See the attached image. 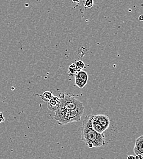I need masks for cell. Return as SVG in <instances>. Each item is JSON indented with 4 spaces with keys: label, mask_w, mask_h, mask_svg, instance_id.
<instances>
[{
    "label": "cell",
    "mask_w": 143,
    "mask_h": 159,
    "mask_svg": "<svg viewBox=\"0 0 143 159\" xmlns=\"http://www.w3.org/2000/svg\"><path fill=\"white\" fill-rule=\"evenodd\" d=\"M93 115H87L82 124V140L89 148H99L105 144V135L95 131L92 128Z\"/></svg>",
    "instance_id": "cell-1"
},
{
    "label": "cell",
    "mask_w": 143,
    "mask_h": 159,
    "mask_svg": "<svg viewBox=\"0 0 143 159\" xmlns=\"http://www.w3.org/2000/svg\"><path fill=\"white\" fill-rule=\"evenodd\" d=\"M84 107L72 110L58 108L55 111L54 119L60 125H65L73 122H80L84 114Z\"/></svg>",
    "instance_id": "cell-2"
},
{
    "label": "cell",
    "mask_w": 143,
    "mask_h": 159,
    "mask_svg": "<svg viewBox=\"0 0 143 159\" xmlns=\"http://www.w3.org/2000/svg\"><path fill=\"white\" fill-rule=\"evenodd\" d=\"M59 98L61 99L60 105L59 107L60 109L72 110L84 107L82 102H80L79 100L77 99L74 96L61 94Z\"/></svg>",
    "instance_id": "cell-3"
},
{
    "label": "cell",
    "mask_w": 143,
    "mask_h": 159,
    "mask_svg": "<svg viewBox=\"0 0 143 159\" xmlns=\"http://www.w3.org/2000/svg\"><path fill=\"white\" fill-rule=\"evenodd\" d=\"M60 102L61 99L59 97L53 96V97L47 102V107L50 110L55 112L59 108Z\"/></svg>",
    "instance_id": "cell-4"
},
{
    "label": "cell",
    "mask_w": 143,
    "mask_h": 159,
    "mask_svg": "<svg viewBox=\"0 0 143 159\" xmlns=\"http://www.w3.org/2000/svg\"><path fill=\"white\" fill-rule=\"evenodd\" d=\"M94 118L97 119L101 124L105 131L108 129L110 124V119L106 115H94Z\"/></svg>",
    "instance_id": "cell-5"
},
{
    "label": "cell",
    "mask_w": 143,
    "mask_h": 159,
    "mask_svg": "<svg viewBox=\"0 0 143 159\" xmlns=\"http://www.w3.org/2000/svg\"><path fill=\"white\" fill-rule=\"evenodd\" d=\"M133 149L135 154H140L143 156V135L139 137L136 139Z\"/></svg>",
    "instance_id": "cell-6"
},
{
    "label": "cell",
    "mask_w": 143,
    "mask_h": 159,
    "mask_svg": "<svg viewBox=\"0 0 143 159\" xmlns=\"http://www.w3.org/2000/svg\"><path fill=\"white\" fill-rule=\"evenodd\" d=\"M92 128L95 131H96L97 132L101 134H103V132H105V130L103 128L102 125L97 119L94 118V116L92 120Z\"/></svg>",
    "instance_id": "cell-7"
},
{
    "label": "cell",
    "mask_w": 143,
    "mask_h": 159,
    "mask_svg": "<svg viewBox=\"0 0 143 159\" xmlns=\"http://www.w3.org/2000/svg\"><path fill=\"white\" fill-rule=\"evenodd\" d=\"M75 78L82 80L86 83H87V81L89 79V76L86 72L82 70V71L77 72V74L75 75Z\"/></svg>",
    "instance_id": "cell-8"
},
{
    "label": "cell",
    "mask_w": 143,
    "mask_h": 159,
    "mask_svg": "<svg viewBox=\"0 0 143 159\" xmlns=\"http://www.w3.org/2000/svg\"><path fill=\"white\" fill-rule=\"evenodd\" d=\"M53 93L50 91H46L43 93V94L41 95V98L42 100L44 102H48L53 97Z\"/></svg>",
    "instance_id": "cell-9"
},
{
    "label": "cell",
    "mask_w": 143,
    "mask_h": 159,
    "mask_svg": "<svg viewBox=\"0 0 143 159\" xmlns=\"http://www.w3.org/2000/svg\"><path fill=\"white\" fill-rule=\"evenodd\" d=\"M78 72V70L77 69L76 65L75 63H72L70 64L69 67V70H68V74L70 77H72L74 75H75Z\"/></svg>",
    "instance_id": "cell-10"
},
{
    "label": "cell",
    "mask_w": 143,
    "mask_h": 159,
    "mask_svg": "<svg viewBox=\"0 0 143 159\" xmlns=\"http://www.w3.org/2000/svg\"><path fill=\"white\" fill-rule=\"evenodd\" d=\"M75 65H76L77 69L78 70V72L82 71L83 70V69H84L85 68V64L81 60L77 61V62L75 63Z\"/></svg>",
    "instance_id": "cell-11"
},
{
    "label": "cell",
    "mask_w": 143,
    "mask_h": 159,
    "mask_svg": "<svg viewBox=\"0 0 143 159\" xmlns=\"http://www.w3.org/2000/svg\"><path fill=\"white\" fill-rule=\"evenodd\" d=\"M94 5V0H86L84 7L86 8H91Z\"/></svg>",
    "instance_id": "cell-12"
},
{
    "label": "cell",
    "mask_w": 143,
    "mask_h": 159,
    "mask_svg": "<svg viewBox=\"0 0 143 159\" xmlns=\"http://www.w3.org/2000/svg\"><path fill=\"white\" fill-rule=\"evenodd\" d=\"M4 117L2 115V113H0V122H4Z\"/></svg>",
    "instance_id": "cell-13"
},
{
    "label": "cell",
    "mask_w": 143,
    "mask_h": 159,
    "mask_svg": "<svg viewBox=\"0 0 143 159\" xmlns=\"http://www.w3.org/2000/svg\"><path fill=\"white\" fill-rule=\"evenodd\" d=\"M135 159H143V156L141 155L138 154V155H136V156H135Z\"/></svg>",
    "instance_id": "cell-14"
},
{
    "label": "cell",
    "mask_w": 143,
    "mask_h": 159,
    "mask_svg": "<svg viewBox=\"0 0 143 159\" xmlns=\"http://www.w3.org/2000/svg\"><path fill=\"white\" fill-rule=\"evenodd\" d=\"M127 159H135V158L133 155H129L127 156Z\"/></svg>",
    "instance_id": "cell-15"
},
{
    "label": "cell",
    "mask_w": 143,
    "mask_h": 159,
    "mask_svg": "<svg viewBox=\"0 0 143 159\" xmlns=\"http://www.w3.org/2000/svg\"><path fill=\"white\" fill-rule=\"evenodd\" d=\"M138 19H139L140 21H143V15H141V16H140V17H139Z\"/></svg>",
    "instance_id": "cell-16"
},
{
    "label": "cell",
    "mask_w": 143,
    "mask_h": 159,
    "mask_svg": "<svg viewBox=\"0 0 143 159\" xmlns=\"http://www.w3.org/2000/svg\"><path fill=\"white\" fill-rule=\"evenodd\" d=\"M74 3H79L80 0H72Z\"/></svg>",
    "instance_id": "cell-17"
}]
</instances>
